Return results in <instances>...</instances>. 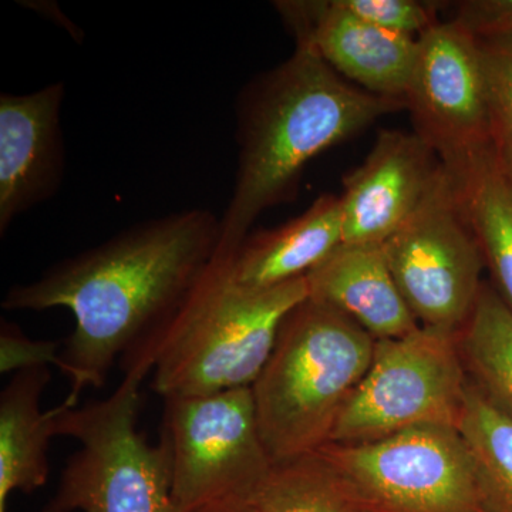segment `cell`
<instances>
[{
  "label": "cell",
  "instance_id": "25",
  "mask_svg": "<svg viewBox=\"0 0 512 512\" xmlns=\"http://www.w3.org/2000/svg\"><path fill=\"white\" fill-rule=\"evenodd\" d=\"M208 512H241V511L232 510V508H215V510H211Z\"/></svg>",
  "mask_w": 512,
  "mask_h": 512
},
{
  "label": "cell",
  "instance_id": "21",
  "mask_svg": "<svg viewBox=\"0 0 512 512\" xmlns=\"http://www.w3.org/2000/svg\"><path fill=\"white\" fill-rule=\"evenodd\" d=\"M478 47L494 156L512 180V40L478 42Z\"/></svg>",
  "mask_w": 512,
  "mask_h": 512
},
{
  "label": "cell",
  "instance_id": "17",
  "mask_svg": "<svg viewBox=\"0 0 512 512\" xmlns=\"http://www.w3.org/2000/svg\"><path fill=\"white\" fill-rule=\"evenodd\" d=\"M451 177L493 278L491 285L512 312V180L493 150Z\"/></svg>",
  "mask_w": 512,
  "mask_h": 512
},
{
  "label": "cell",
  "instance_id": "20",
  "mask_svg": "<svg viewBox=\"0 0 512 512\" xmlns=\"http://www.w3.org/2000/svg\"><path fill=\"white\" fill-rule=\"evenodd\" d=\"M458 431L476 463L490 512H512V416L471 382Z\"/></svg>",
  "mask_w": 512,
  "mask_h": 512
},
{
  "label": "cell",
  "instance_id": "6",
  "mask_svg": "<svg viewBox=\"0 0 512 512\" xmlns=\"http://www.w3.org/2000/svg\"><path fill=\"white\" fill-rule=\"evenodd\" d=\"M359 512H490L474 458L453 427H416L316 451Z\"/></svg>",
  "mask_w": 512,
  "mask_h": 512
},
{
  "label": "cell",
  "instance_id": "23",
  "mask_svg": "<svg viewBox=\"0 0 512 512\" xmlns=\"http://www.w3.org/2000/svg\"><path fill=\"white\" fill-rule=\"evenodd\" d=\"M451 22L478 42L512 40V0H464Z\"/></svg>",
  "mask_w": 512,
  "mask_h": 512
},
{
  "label": "cell",
  "instance_id": "2",
  "mask_svg": "<svg viewBox=\"0 0 512 512\" xmlns=\"http://www.w3.org/2000/svg\"><path fill=\"white\" fill-rule=\"evenodd\" d=\"M403 101L359 89L308 43L247 84L237 104L238 170L218 254H234L262 212L291 200L306 165Z\"/></svg>",
  "mask_w": 512,
  "mask_h": 512
},
{
  "label": "cell",
  "instance_id": "9",
  "mask_svg": "<svg viewBox=\"0 0 512 512\" xmlns=\"http://www.w3.org/2000/svg\"><path fill=\"white\" fill-rule=\"evenodd\" d=\"M390 271L420 326L461 330L474 311L483 252L446 168L417 210L383 242Z\"/></svg>",
  "mask_w": 512,
  "mask_h": 512
},
{
  "label": "cell",
  "instance_id": "12",
  "mask_svg": "<svg viewBox=\"0 0 512 512\" xmlns=\"http://www.w3.org/2000/svg\"><path fill=\"white\" fill-rule=\"evenodd\" d=\"M441 168L414 131H380L366 160L343 178L342 244H383L417 210Z\"/></svg>",
  "mask_w": 512,
  "mask_h": 512
},
{
  "label": "cell",
  "instance_id": "8",
  "mask_svg": "<svg viewBox=\"0 0 512 512\" xmlns=\"http://www.w3.org/2000/svg\"><path fill=\"white\" fill-rule=\"evenodd\" d=\"M164 402L161 440L170 451L178 512L237 504L274 466L259 431L251 386Z\"/></svg>",
  "mask_w": 512,
  "mask_h": 512
},
{
  "label": "cell",
  "instance_id": "11",
  "mask_svg": "<svg viewBox=\"0 0 512 512\" xmlns=\"http://www.w3.org/2000/svg\"><path fill=\"white\" fill-rule=\"evenodd\" d=\"M275 9L293 39L308 43L343 79L365 92L403 101L419 37L377 28L340 0H282Z\"/></svg>",
  "mask_w": 512,
  "mask_h": 512
},
{
  "label": "cell",
  "instance_id": "15",
  "mask_svg": "<svg viewBox=\"0 0 512 512\" xmlns=\"http://www.w3.org/2000/svg\"><path fill=\"white\" fill-rule=\"evenodd\" d=\"M343 242L342 201L323 194L281 227L248 235L229 256L228 274L238 285L274 288L303 278Z\"/></svg>",
  "mask_w": 512,
  "mask_h": 512
},
{
  "label": "cell",
  "instance_id": "5",
  "mask_svg": "<svg viewBox=\"0 0 512 512\" xmlns=\"http://www.w3.org/2000/svg\"><path fill=\"white\" fill-rule=\"evenodd\" d=\"M147 376L130 367L106 399L56 407V437H72L79 450L39 512H178L167 444L151 446L137 427Z\"/></svg>",
  "mask_w": 512,
  "mask_h": 512
},
{
  "label": "cell",
  "instance_id": "3",
  "mask_svg": "<svg viewBox=\"0 0 512 512\" xmlns=\"http://www.w3.org/2000/svg\"><path fill=\"white\" fill-rule=\"evenodd\" d=\"M308 298L306 276L274 288L238 285L218 254L173 318L121 367L147 370L164 399L252 386L286 316Z\"/></svg>",
  "mask_w": 512,
  "mask_h": 512
},
{
  "label": "cell",
  "instance_id": "22",
  "mask_svg": "<svg viewBox=\"0 0 512 512\" xmlns=\"http://www.w3.org/2000/svg\"><path fill=\"white\" fill-rule=\"evenodd\" d=\"M357 18L399 35L419 37L439 22L436 8L416 0H340Z\"/></svg>",
  "mask_w": 512,
  "mask_h": 512
},
{
  "label": "cell",
  "instance_id": "18",
  "mask_svg": "<svg viewBox=\"0 0 512 512\" xmlns=\"http://www.w3.org/2000/svg\"><path fill=\"white\" fill-rule=\"evenodd\" d=\"M460 346L471 382L512 416V312L491 282L481 286Z\"/></svg>",
  "mask_w": 512,
  "mask_h": 512
},
{
  "label": "cell",
  "instance_id": "13",
  "mask_svg": "<svg viewBox=\"0 0 512 512\" xmlns=\"http://www.w3.org/2000/svg\"><path fill=\"white\" fill-rule=\"evenodd\" d=\"M64 84L0 96V234L59 190L64 173Z\"/></svg>",
  "mask_w": 512,
  "mask_h": 512
},
{
  "label": "cell",
  "instance_id": "10",
  "mask_svg": "<svg viewBox=\"0 0 512 512\" xmlns=\"http://www.w3.org/2000/svg\"><path fill=\"white\" fill-rule=\"evenodd\" d=\"M414 133L450 174H460L491 144L480 47L454 22H437L419 36L404 94Z\"/></svg>",
  "mask_w": 512,
  "mask_h": 512
},
{
  "label": "cell",
  "instance_id": "4",
  "mask_svg": "<svg viewBox=\"0 0 512 512\" xmlns=\"http://www.w3.org/2000/svg\"><path fill=\"white\" fill-rule=\"evenodd\" d=\"M375 348L369 332L325 303L308 298L286 316L251 386L259 431L275 463L329 443Z\"/></svg>",
  "mask_w": 512,
  "mask_h": 512
},
{
  "label": "cell",
  "instance_id": "16",
  "mask_svg": "<svg viewBox=\"0 0 512 512\" xmlns=\"http://www.w3.org/2000/svg\"><path fill=\"white\" fill-rule=\"evenodd\" d=\"M50 377L49 367L20 370L0 394V512L12 493H33L49 477L57 409L43 412L40 402Z\"/></svg>",
  "mask_w": 512,
  "mask_h": 512
},
{
  "label": "cell",
  "instance_id": "1",
  "mask_svg": "<svg viewBox=\"0 0 512 512\" xmlns=\"http://www.w3.org/2000/svg\"><path fill=\"white\" fill-rule=\"evenodd\" d=\"M220 238L221 220L202 208L140 222L12 286L2 308L72 312L60 372L72 387L64 403L76 407L84 389L103 386L173 318L217 258Z\"/></svg>",
  "mask_w": 512,
  "mask_h": 512
},
{
  "label": "cell",
  "instance_id": "24",
  "mask_svg": "<svg viewBox=\"0 0 512 512\" xmlns=\"http://www.w3.org/2000/svg\"><path fill=\"white\" fill-rule=\"evenodd\" d=\"M62 367L59 343L32 340L12 323L2 322L0 330V370L16 373L33 367Z\"/></svg>",
  "mask_w": 512,
  "mask_h": 512
},
{
  "label": "cell",
  "instance_id": "19",
  "mask_svg": "<svg viewBox=\"0 0 512 512\" xmlns=\"http://www.w3.org/2000/svg\"><path fill=\"white\" fill-rule=\"evenodd\" d=\"M241 512H359L318 454L279 461L239 503Z\"/></svg>",
  "mask_w": 512,
  "mask_h": 512
},
{
  "label": "cell",
  "instance_id": "7",
  "mask_svg": "<svg viewBox=\"0 0 512 512\" xmlns=\"http://www.w3.org/2000/svg\"><path fill=\"white\" fill-rule=\"evenodd\" d=\"M468 384L460 330L419 326L400 338L376 340L369 370L329 443H369L416 427L458 430Z\"/></svg>",
  "mask_w": 512,
  "mask_h": 512
},
{
  "label": "cell",
  "instance_id": "14",
  "mask_svg": "<svg viewBox=\"0 0 512 512\" xmlns=\"http://www.w3.org/2000/svg\"><path fill=\"white\" fill-rule=\"evenodd\" d=\"M306 282L309 299L345 313L376 340L400 338L420 326L394 282L383 244H340Z\"/></svg>",
  "mask_w": 512,
  "mask_h": 512
}]
</instances>
